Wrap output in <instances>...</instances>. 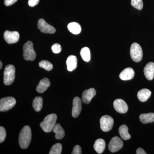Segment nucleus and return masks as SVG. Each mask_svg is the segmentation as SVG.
<instances>
[{
	"instance_id": "obj_9",
	"label": "nucleus",
	"mask_w": 154,
	"mask_h": 154,
	"mask_svg": "<svg viewBox=\"0 0 154 154\" xmlns=\"http://www.w3.org/2000/svg\"><path fill=\"white\" fill-rule=\"evenodd\" d=\"M38 28L42 33L53 34L56 32V29L49 24H48L43 19H39L38 21Z\"/></svg>"
},
{
	"instance_id": "obj_4",
	"label": "nucleus",
	"mask_w": 154,
	"mask_h": 154,
	"mask_svg": "<svg viewBox=\"0 0 154 154\" xmlns=\"http://www.w3.org/2000/svg\"><path fill=\"white\" fill-rule=\"evenodd\" d=\"M23 56L26 60L33 61L36 58V54L33 49V43L28 41L23 46Z\"/></svg>"
},
{
	"instance_id": "obj_10",
	"label": "nucleus",
	"mask_w": 154,
	"mask_h": 154,
	"mask_svg": "<svg viewBox=\"0 0 154 154\" xmlns=\"http://www.w3.org/2000/svg\"><path fill=\"white\" fill-rule=\"evenodd\" d=\"M4 38L6 42L8 44L17 43L19 40V33L17 31H10L6 30L4 34Z\"/></svg>"
},
{
	"instance_id": "obj_34",
	"label": "nucleus",
	"mask_w": 154,
	"mask_h": 154,
	"mask_svg": "<svg viewBox=\"0 0 154 154\" xmlns=\"http://www.w3.org/2000/svg\"><path fill=\"white\" fill-rule=\"evenodd\" d=\"M137 154H146V152L143 149L140 148H138L137 149V150L136 151Z\"/></svg>"
},
{
	"instance_id": "obj_12",
	"label": "nucleus",
	"mask_w": 154,
	"mask_h": 154,
	"mask_svg": "<svg viewBox=\"0 0 154 154\" xmlns=\"http://www.w3.org/2000/svg\"><path fill=\"white\" fill-rule=\"evenodd\" d=\"M82 101L79 97H75L73 101V107L72 109V115L74 118L78 117L82 110Z\"/></svg>"
},
{
	"instance_id": "obj_13",
	"label": "nucleus",
	"mask_w": 154,
	"mask_h": 154,
	"mask_svg": "<svg viewBox=\"0 0 154 154\" xmlns=\"http://www.w3.org/2000/svg\"><path fill=\"white\" fill-rule=\"evenodd\" d=\"M96 94V91L94 88H90L84 91L82 96L83 102L85 104H89Z\"/></svg>"
},
{
	"instance_id": "obj_32",
	"label": "nucleus",
	"mask_w": 154,
	"mask_h": 154,
	"mask_svg": "<svg viewBox=\"0 0 154 154\" xmlns=\"http://www.w3.org/2000/svg\"><path fill=\"white\" fill-rule=\"evenodd\" d=\"M40 0H29L28 5L31 7H33L38 5Z\"/></svg>"
},
{
	"instance_id": "obj_22",
	"label": "nucleus",
	"mask_w": 154,
	"mask_h": 154,
	"mask_svg": "<svg viewBox=\"0 0 154 154\" xmlns=\"http://www.w3.org/2000/svg\"><path fill=\"white\" fill-rule=\"evenodd\" d=\"M128 127L125 125H122L119 128L120 137L124 140H128L130 139L131 135L128 133Z\"/></svg>"
},
{
	"instance_id": "obj_25",
	"label": "nucleus",
	"mask_w": 154,
	"mask_h": 154,
	"mask_svg": "<svg viewBox=\"0 0 154 154\" xmlns=\"http://www.w3.org/2000/svg\"><path fill=\"white\" fill-rule=\"evenodd\" d=\"M80 54L85 61L88 62L91 60V51L88 48L84 47L82 48L80 51Z\"/></svg>"
},
{
	"instance_id": "obj_28",
	"label": "nucleus",
	"mask_w": 154,
	"mask_h": 154,
	"mask_svg": "<svg viewBox=\"0 0 154 154\" xmlns=\"http://www.w3.org/2000/svg\"><path fill=\"white\" fill-rule=\"evenodd\" d=\"M131 5L135 8L139 10H142L143 8L142 0H131Z\"/></svg>"
},
{
	"instance_id": "obj_7",
	"label": "nucleus",
	"mask_w": 154,
	"mask_h": 154,
	"mask_svg": "<svg viewBox=\"0 0 154 154\" xmlns=\"http://www.w3.org/2000/svg\"><path fill=\"white\" fill-rule=\"evenodd\" d=\"M100 127L102 131L107 132L113 128L114 120L111 116L108 115L102 116L100 119Z\"/></svg>"
},
{
	"instance_id": "obj_1",
	"label": "nucleus",
	"mask_w": 154,
	"mask_h": 154,
	"mask_svg": "<svg viewBox=\"0 0 154 154\" xmlns=\"http://www.w3.org/2000/svg\"><path fill=\"white\" fill-rule=\"evenodd\" d=\"M32 132L31 128L28 125L22 128L19 135V141L21 148L26 149L28 147L31 142Z\"/></svg>"
},
{
	"instance_id": "obj_19",
	"label": "nucleus",
	"mask_w": 154,
	"mask_h": 154,
	"mask_svg": "<svg viewBox=\"0 0 154 154\" xmlns=\"http://www.w3.org/2000/svg\"><path fill=\"white\" fill-rule=\"evenodd\" d=\"M106 146L105 141L102 139H98L94 144V148L97 153L102 154L105 150Z\"/></svg>"
},
{
	"instance_id": "obj_29",
	"label": "nucleus",
	"mask_w": 154,
	"mask_h": 154,
	"mask_svg": "<svg viewBox=\"0 0 154 154\" xmlns=\"http://www.w3.org/2000/svg\"><path fill=\"white\" fill-rule=\"evenodd\" d=\"M6 137L5 129L2 126L0 127V143L5 141Z\"/></svg>"
},
{
	"instance_id": "obj_23",
	"label": "nucleus",
	"mask_w": 154,
	"mask_h": 154,
	"mask_svg": "<svg viewBox=\"0 0 154 154\" xmlns=\"http://www.w3.org/2000/svg\"><path fill=\"white\" fill-rule=\"evenodd\" d=\"M55 133V138L57 140H61L65 136V132L63 128L58 123L55 125L52 130Z\"/></svg>"
},
{
	"instance_id": "obj_18",
	"label": "nucleus",
	"mask_w": 154,
	"mask_h": 154,
	"mask_svg": "<svg viewBox=\"0 0 154 154\" xmlns=\"http://www.w3.org/2000/svg\"><path fill=\"white\" fill-rule=\"evenodd\" d=\"M151 95V92L147 89H143L140 90L137 93V97L141 102L146 101Z\"/></svg>"
},
{
	"instance_id": "obj_2",
	"label": "nucleus",
	"mask_w": 154,
	"mask_h": 154,
	"mask_svg": "<svg viewBox=\"0 0 154 154\" xmlns=\"http://www.w3.org/2000/svg\"><path fill=\"white\" fill-rule=\"evenodd\" d=\"M57 120V116L54 113L49 114L44 118L40 124V127L45 132H50L55 126Z\"/></svg>"
},
{
	"instance_id": "obj_30",
	"label": "nucleus",
	"mask_w": 154,
	"mask_h": 154,
	"mask_svg": "<svg viewBox=\"0 0 154 154\" xmlns=\"http://www.w3.org/2000/svg\"><path fill=\"white\" fill-rule=\"evenodd\" d=\"M51 50L55 54H58L61 51L62 48L60 45L58 43L54 44L51 47Z\"/></svg>"
},
{
	"instance_id": "obj_11",
	"label": "nucleus",
	"mask_w": 154,
	"mask_h": 154,
	"mask_svg": "<svg viewBox=\"0 0 154 154\" xmlns=\"http://www.w3.org/2000/svg\"><path fill=\"white\" fill-rule=\"evenodd\" d=\"M114 109L118 113H125L128 110V106L126 102L122 99H117L113 102Z\"/></svg>"
},
{
	"instance_id": "obj_5",
	"label": "nucleus",
	"mask_w": 154,
	"mask_h": 154,
	"mask_svg": "<svg viewBox=\"0 0 154 154\" xmlns=\"http://www.w3.org/2000/svg\"><path fill=\"white\" fill-rule=\"evenodd\" d=\"M130 55L132 60L135 62H139L142 60L143 53L142 49L139 44L134 42L131 45L130 48Z\"/></svg>"
},
{
	"instance_id": "obj_26",
	"label": "nucleus",
	"mask_w": 154,
	"mask_h": 154,
	"mask_svg": "<svg viewBox=\"0 0 154 154\" xmlns=\"http://www.w3.org/2000/svg\"><path fill=\"white\" fill-rule=\"evenodd\" d=\"M38 65L42 68L45 69L48 71L51 70L53 68V66L48 61L46 60H42L38 63Z\"/></svg>"
},
{
	"instance_id": "obj_14",
	"label": "nucleus",
	"mask_w": 154,
	"mask_h": 154,
	"mask_svg": "<svg viewBox=\"0 0 154 154\" xmlns=\"http://www.w3.org/2000/svg\"><path fill=\"white\" fill-rule=\"evenodd\" d=\"M134 76V71L131 68H127L122 71L119 75V78L123 81L132 79Z\"/></svg>"
},
{
	"instance_id": "obj_33",
	"label": "nucleus",
	"mask_w": 154,
	"mask_h": 154,
	"mask_svg": "<svg viewBox=\"0 0 154 154\" xmlns=\"http://www.w3.org/2000/svg\"><path fill=\"white\" fill-rule=\"evenodd\" d=\"M18 0H5V4L6 6L12 5L16 3Z\"/></svg>"
},
{
	"instance_id": "obj_24",
	"label": "nucleus",
	"mask_w": 154,
	"mask_h": 154,
	"mask_svg": "<svg viewBox=\"0 0 154 154\" xmlns=\"http://www.w3.org/2000/svg\"><path fill=\"white\" fill-rule=\"evenodd\" d=\"M43 105V99L41 97H35L33 99V107L36 112H39L41 110Z\"/></svg>"
},
{
	"instance_id": "obj_3",
	"label": "nucleus",
	"mask_w": 154,
	"mask_h": 154,
	"mask_svg": "<svg viewBox=\"0 0 154 154\" xmlns=\"http://www.w3.org/2000/svg\"><path fill=\"white\" fill-rule=\"evenodd\" d=\"M15 67L8 65L5 68L4 72V83L6 85H10L14 82L15 78Z\"/></svg>"
},
{
	"instance_id": "obj_15",
	"label": "nucleus",
	"mask_w": 154,
	"mask_h": 154,
	"mask_svg": "<svg viewBox=\"0 0 154 154\" xmlns=\"http://www.w3.org/2000/svg\"><path fill=\"white\" fill-rule=\"evenodd\" d=\"M144 73L146 78L151 81L153 79L154 76V63L149 62L146 65L144 69Z\"/></svg>"
},
{
	"instance_id": "obj_8",
	"label": "nucleus",
	"mask_w": 154,
	"mask_h": 154,
	"mask_svg": "<svg viewBox=\"0 0 154 154\" xmlns=\"http://www.w3.org/2000/svg\"><path fill=\"white\" fill-rule=\"evenodd\" d=\"M123 143L120 138L116 136L112 138L108 144V149L112 152H115L122 148Z\"/></svg>"
},
{
	"instance_id": "obj_21",
	"label": "nucleus",
	"mask_w": 154,
	"mask_h": 154,
	"mask_svg": "<svg viewBox=\"0 0 154 154\" xmlns=\"http://www.w3.org/2000/svg\"><path fill=\"white\" fill-rule=\"evenodd\" d=\"M67 27L69 31L75 35L79 34L82 31L81 25L77 22H73L70 23L68 25Z\"/></svg>"
},
{
	"instance_id": "obj_35",
	"label": "nucleus",
	"mask_w": 154,
	"mask_h": 154,
	"mask_svg": "<svg viewBox=\"0 0 154 154\" xmlns=\"http://www.w3.org/2000/svg\"><path fill=\"white\" fill-rule=\"evenodd\" d=\"M0 69H2V61L0 62Z\"/></svg>"
},
{
	"instance_id": "obj_20",
	"label": "nucleus",
	"mask_w": 154,
	"mask_h": 154,
	"mask_svg": "<svg viewBox=\"0 0 154 154\" xmlns=\"http://www.w3.org/2000/svg\"><path fill=\"white\" fill-rule=\"evenodd\" d=\"M140 119L142 123L147 124L154 122V113H143L139 116Z\"/></svg>"
},
{
	"instance_id": "obj_17",
	"label": "nucleus",
	"mask_w": 154,
	"mask_h": 154,
	"mask_svg": "<svg viewBox=\"0 0 154 154\" xmlns=\"http://www.w3.org/2000/svg\"><path fill=\"white\" fill-rule=\"evenodd\" d=\"M66 62L67 70L69 71H72L76 68L78 60L75 56H69L67 59Z\"/></svg>"
},
{
	"instance_id": "obj_16",
	"label": "nucleus",
	"mask_w": 154,
	"mask_h": 154,
	"mask_svg": "<svg viewBox=\"0 0 154 154\" xmlns=\"http://www.w3.org/2000/svg\"><path fill=\"white\" fill-rule=\"evenodd\" d=\"M50 85L49 80L47 78H44L39 82V84L36 87V91L40 94L44 93L49 88Z\"/></svg>"
},
{
	"instance_id": "obj_31",
	"label": "nucleus",
	"mask_w": 154,
	"mask_h": 154,
	"mask_svg": "<svg viewBox=\"0 0 154 154\" xmlns=\"http://www.w3.org/2000/svg\"><path fill=\"white\" fill-rule=\"evenodd\" d=\"M72 154H82V149L79 145H76L73 149Z\"/></svg>"
},
{
	"instance_id": "obj_6",
	"label": "nucleus",
	"mask_w": 154,
	"mask_h": 154,
	"mask_svg": "<svg viewBox=\"0 0 154 154\" xmlns=\"http://www.w3.org/2000/svg\"><path fill=\"white\" fill-rule=\"evenodd\" d=\"M16 100L12 97L2 98L0 100V111L5 112L11 110L16 105Z\"/></svg>"
},
{
	"instance_id": "obj_27",
	"label": "nucleus",
	"mask_w": 154,
	"mask_h": 154,
	"mask_svg": "<svg viewBox=\"0 0 154 154\" xmlns=\"http://www.w3.org/2000/svg\"><path fill=\"white\" fill-rule=\"evenodd\" d=\"M62 150V146L61 144L57 143L53 146L50 151L49 154H60Z\"/></svg>"
}]
</instances>
